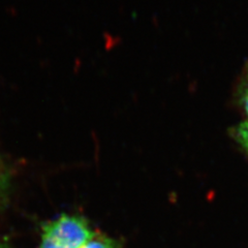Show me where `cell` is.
<instances>
[{
  "mask_svg": "<svg viewBox=\"0 0 248 248\" xmlns=\"http://www.w3.org/2000/svg\"><path fill=\"white\" fill-rule=\"evenodd\" d=\"M232 137L248 151V120L239 124L237 127L232 129Z\"/></svg>",
  "mask_w": 248,
  "mask_h": 248,
  "instance_id": "3957f363",
  "label": "cell"
},
{
  "mask_svg": "<svg viewBox=\"0 0 248 248\" xmlns=\"http://www.w3.org/2000/svg\"><path fill=\"white\" fill-rule=\"evenodd\" d=\"M95 234L84 216L64 213L42 224L38 248H82Z\"/></svg>",
  "mask_w": 248,
  "mask_h": 248,
  "instance_id": "6da1fadb",
  "label": "cell"
},
{
  "mask_svg": "<svg viewBox=\"0 0 248 248\" xmlns=\"http://www.w3.org/2000/svg\"><path fill=\"white\" fill-rule=\"evenodd\" d=\"M238 98L245 112L248 114V75L245 77L244 81L240 85L238 91Z\"/></svg>",
  "mask_w": 248,
  "mask_h": 248,
  "instance_id": "277c9868",
  "label": "cell"
},
{
  "mask_svg": "<svg viewBox=\"0 0 248 248\" xmlns=\"http://www.w3.org/2000/svg\"><path fill=\"white\" fill-rule=\"evenodd\" d=\"M82 248H122V245L115 238L96 232Z\"/></svg>",
  "mask_w": 248,
  "mask_h": 248,
  "instance_id": "7a4b0ae2",
  "label": "cell"
},
{
  "mask_svg": "<svg viewBox=\"0 0 248 248\" xmlns=\"http://www.w3.org/2000/svg\"><path fill=\"white\" fill-rule=\"evenodd\" d=\"M7 182H9V177H7V172L5 170V167L3 162L0 158V201H1L3 193L6 190L7 187Z\"/></svg>",
  "mask_w": 248,
  "mask_h": 248,
  "instance_id": "5b68a950",
  "label": "cell"
},
{
  "mask_svg": "<svg viewBox=\"0 0 248 248\" xmlns=\"http://www.w3.org/2000/svg\"><path fill=\"white\" fill-rule=\"evenodd\" d=\"M0 248H13V247H11L10 245H7L5 243H0Z\"/></svg>",
  "mask_w": 248,
  "mask_h": 248,
  "instance_id": "8992f818",
  "label": "cell"
}]
</instances>
